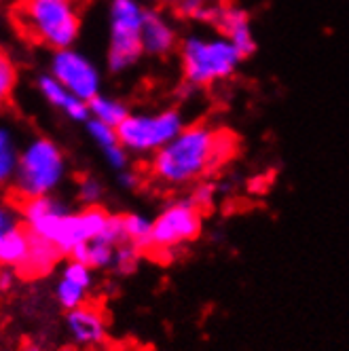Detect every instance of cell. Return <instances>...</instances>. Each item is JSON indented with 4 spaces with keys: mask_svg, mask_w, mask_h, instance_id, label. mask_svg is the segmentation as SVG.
Here are the masks:
<instances>
[{
    "mask_svg": "<svg viewBox=\"0 0 349 351\" xmlns=\"http://www.w3.org/2000/svg\"><path fill=\"white\" fill-rule=\"evenodd\" d=\"M83 9L85 0H19L11 5V21L23 40L60 51L77 43Z\"/></svg>",
    "mask_w": 349,
    "mask_h": 351,
    "instance_id": "obj_3",
    "label": "cell"
},
{
    "mask_svg": "<svg viewBox=\"0 0 349 351\" xmlns=\"http://www.w3.org/2000/svg\"><path fill=\"white\" fill-rule=\"evenodd\" d=\"M66 326L72 341L81 347H93L106 339V322L102 311H97L95 307L89 305H81L68 311Z\"/></svg>",
    "mask_w": 349,
    "mask_h": 351,
    "instance_id": "obj_11",
    "label": "cell"
},
{
    "mask_svg": "<svg viewBox=\"0 0 349 351\" xmlns=\"http://www.w3.org/2000/svg\"><path fill=\"white\" fill-rule=\"evenodd\" d=\"M28 252L26 258H23L19 271L26 275V278H38V275H45L53 269V265L62 258V254L58 252V247L53 243H49L32 233H28Z\"/></svg>",
    "mask_w": 349,
    "mask_h": 351,
    "instance_id": "obj_15",
    "label": "cell"
},
{
    "mask_svg": "<svg viewBox=\"0 0 349 351\" xmlns=\"http://www.w3.org/2000/svg\"><path fill=\"white\" fill-rule=\"evenodd\" d=\"M21 351H43L38 345H34V343H28V345H23V349Z\"/></svg>",
    "mask_w": 349,
    "mask_h": 351,
    "instance_id": "obj_30",
    "label": "cell"
},
{
    "mask_svg": "<svg viewBox=\"0 0 349 351\" xmlns=\"http://www.w3.org/2000/svg\"><path fill=\"white\" fill-rule=\"evenodd\" d=\"M17 81H19V72L11 53L5 47H0V108L7 106L13 99Z\"/></svg>",
    "mask_w": 349,
    "mask_h": 351,
    "instance_id": "obj_21",
    "label": "cell"
},
{
    "mask_svg": "<svg viewBox=\"0 0 349 351\" xmlns=\"http://www.w3.org/2000/svg\"><path fill=\"white\" fill-rule=\"evenodd\" d=\"M212 199H214V186L212 184H199L193 195H191V202L199 208V210H204L212 204Z\"/></svg>",
    "mask_w": 349,
    "mask_h": 351,
    "instance_id": "obj_26",
    "label": "cell"
},
{
    "mask_svg": "<svg viewBox=\"0 0 349 351\" xmlns=\"http://www.w3.org/2000/svg\"><path fill=\"white\" fill-rule=\"evenodd\" d=\"M115 252H117V245H110V243L95 237L91 241L77 245L68 256H70V261H77V263L89 267L91 271H95V269H110L112 261H115Z\"/></svg>",
    "mask_w": 349,
    "mask_h": 351,
    "instance_id": "obj_17",
    "label": "cell"
},
{
    "mask_svg": "<svg viewBox=\"0 0 349 351\" xmlns=\"http://www.w3.org/2000/svg\"><path fill=\"white\" fill-rule=\"evenodd\" d=\"M62 351H77V349H72V347H64Z\"/></svg>",
    "mask_w": 349,
    "mask_h": 351,
    "instance_id": "obj_32",
    "label": "cell"
},
{
    "mask_svg": "<svg viewBox=\"0 0 349 351\" xmlns=\"http://www.w3.org/2000/svg\"><path fill=\"white\" fill-rule=\"evenodd\" d=\"M178 13L189 17V19H199V21H212L216 3L212 0H176Z\"/></svg>",
    "mask_w": 349,
    "mask_h": 351,
    "instance_id": "obj_23",
    "label": "cell"
},
{
    "mask_svg": "<svg viewBox=\"0 0 349 351\" xmlns=\"http://www.w3.org/2000/svg\"><path fill=\"white\" fill-rule=\"evenodd\" d=\"M15 273L9 267H0V292H9L15 286Z\"/></svg>",
    "mask_w": 349,
    "mask_h": 351,
    "instance_id": "obj_27",
    "label": "cell"
},
{
    "mask_svg": "<svg viewBox=\"0 0 349 351\" xmlns=\"http://www.w3.org/2000/svg\"><path fill=\"white\" fill-rule=\"evenodd\" d=\"M21 214L26 220V231L53 243L62 256L74 247L95 239L104 229L108 212L97 206H87L81 212H72L64 202L45 195L23 199Z\"/></svg>",
    "mask_w": 349,
    "mask_h": 351,
    "instance_id": "obj_2",
    "label": "cell"
},
{
    "mask_svg": "<svg viewBox=\"0 0 349 351\" xmlns=\"http://www.w3.org/2000/svg\"><path fill=\"white\" fill-rule=\"evenodd\" d=\"M66 176V157L51 138H34L19 150L13 176L21 199L53 195Z\"/></svg>",
    "mask_w": 349,
    "mask_h": 351,
    "instance_id": "obj_4",
    "label": "cell"
},
{
    "mask_svg": "<svg viewBox=\"0 0 349 351\" xmlns=\"http://www.w3.org/2000/svg\"><path fill=\"white\" fill-rule=\"evenodd\" d=\"M142 19L144 9L138 0H112L108 38V68L112 72L130 70L144 56L140 43Z\"/></svg>",
    "mask_w": 349,
    "mask_h": 351,
    "instance_id": "obj_7",
    "label": "cell"
},
{
    "mask_svg": "<svg viewBox=\"0 0 349 351\" xmlns=\"http://www.w3.org/2000/svg\"><path fill=\"white\" fill-rule=\"evenodd\" d=\"M3 3H9V5H15V3H19V0H3Z\"/></svg>",
    "mask_w": 349,
    "mask_h": 351,
    "instance_id": "obj_31",
    "label": "cell"
},
{
    "mask_svg": "<svg viewBox=\"0 0 349 351\" xmlns=\"http://www.w3.org/2000/svg\"><path fill=\"white\" fill-rule=\"evenodd\" d=\"M233 150V138L208 123L184 125L151 161V176L165 186H186L202 180Z\"/></svg>",
    "mask_w": 349,
    "mask_h": 351,
    "instance_id": "obj_1",
    "label": "cell"
},
{
    "mask_svg": "<svg viewBox=\"0 0 349 351\" xmlns=\"http://www.w3.org/2000/svg\"><path fill=\"white\" fill-rule=\"evenodd\" d=\"M28 231L15 224V227L0 231V267L19 269L28 252Z\"/></svg>",
    "mask_w": 349,
    "mask_h": 351,
    "instance_id": "obj_16",
    "label": "cell"
},
{
    "mask_svg": "<svg viewBox=\"0 0 349 351\" xmlns=\"http://www.w3.org/2000/svg\"><path fill=\"white\" fill-rule=\"evenodd\" d=\"M87 294H89V288L77 284L74 280L66 278V275H62L58 286H56V298H58L60 307L66 311H72V309L85 305Z\"/></svg>",
    "mask_w": 349,
    "mask_h": 351,
    "instance_id": "obj_22",
    "label": "cell"
},
{
    "mask_svg": "<svg viewBox=\"0 0 349 351\" xmlns=\"http://www.w3.org/2000/svg\"><path fill=\"white\" fill-rule=\"evenodd\" d=\"M17 220H15V214L7 208L0 206V231H7L11 227H15Z\"/></svg>",
    "mask_w": 349,
    "mask_h": 351,
    "instance_id": "obj_28",
    "label": "cell"
},
{
    "mask_svg": "<svg viewBox=\"0 0 349 351\" xmlns=\"http://www.w3.org/2000/svg\"><path fill=\"white\" fill-rule=\"evenodd\" d=\"M119 182L125 189H134L138 184V176H136V171L123 169V171H119Z\"/></svg>",
    "mask_w": 349,
    "mask_h": 351,
    "instance_id": "obj_29",
    "label": "cell"
},
{
    "mask_svg": "<svg viewBox=\"0 0 349 351\" xmlns=\"http://www.w3.org/2000/svg\"><path fill=\"white\" fill-rule=\"evenodd\" d=\"M202 233V210L191 199L169 204L153 220V247L173 250L180 247Z\"/></svg>",
    "mask_w": 349,
    "mask_h": 351,
    "instance_id": "obj_8",
    "label": "cell"
},
{
    "mask_svg": "<svg viewBox=\"0 0 349 351\" xmlns=\"http://www.w3.org/2000/svg\"><path fill=\"white\" fill-rule=\"evenodd\" d=\"M19 150L9 130L0 128V186L13 182V176L17 169Z\"/></svg>",
    "mask_w": 349,
    "mask_h": 351,
    "instance_id": "obj_20",
    "label": "cell"
},
{
    "mask_svg": "<svg viewBox=\"0 0 349 351\" xmlns=\"http://www.w3.org/2000/svg\"><path fill=\"white\" fill-rule=\"evenodd\" d=\"M140 43H142V53L167 56L176 47V30H173V26L163 15L144 11Z\"/></svg>",
    "mask_w": 349,
    "mask_h": 351,
    "instance_id": "obj_12",
    "label": "cell"
},
{
    "mask_svg": "<svg viewBox=\"0 0 349 351\" xmlns=\"http://www.w3.org/2000/svg\"><path fill=\"white\" fill-rule=\"evenodd\" d=\"M123 224V235H125V243L136 247L138 252L153 247V220L146 218L144 214H123L121 216Z\"/></svg>",
    "mask_w": 349,
    "mask_h": 351,
    "instance_id": "obj_19",
    "label": "cell"
},
{
    "mask_svg": "<svg viewBox=\"0 0 349 351\" xmlns=\"http://www.w3.org/2000/svg\"><path fill=\"white\" fill-rule=\"evenodd\" d=\"M241 60L222 36H189L180 45L182 74L193 87H212L231 79Z\"/></svg>",
    "mask_w": 349,
    "mask_h": 351,
    "instance_id": "obj_5",
    "label": "cell"
},
{
    "mask_svg": "<svg viewBox=\"0 0 349 351\" xmlns=\"http://www.w3.org/2000/svg\"><path fill=\"white\" fill-rule=\"evenodd\" d=\"M87 132H89V138L95 142V146L102 150L106 163L112 169H117V171L128 169L130 153L119 142V136H117V130L115 128H108V125H104V123L89 119L87 121Z\"/></svg>",
    "mask_w": 349,
    "mask_h": 351,
    "instance_id": "obj_14",
    "label": "cell"
},
{
    "mask_svg": "<svg viewBox=\"0 0 349 351\" xmlns=\"http://www.w3.org/2000/svg\"><path fill=\"white\" fill-rule=\"evenodd\" d=\"M210 23L218 30V34L224 40L233 45V49L241 58H248L254 53L256 38L252 32L250 17H248V13L243 9L233 7V5H216Z\"/></svg>",
    "mask_w": 349,
    "mask_h": 351,
    "instance_id": "obj_10",
    "label": "cell"
},
{
    "mask_svg": "<svg viewBox=\"0 0 349 351\" xmlns=\"http://www.w3.org/2000/svg\"><path fill=\"white\" fill-rule=\"evenodd\" d=\"M36 87L40 91V95L45 97V102L49 106H53L56 110H60L62 114H66L72 121H89V110H87V102L79 99L74 93H70L66 87H62L51 74H40Z\"/></svg>",
    "mask_w": 349,
    "mask_h": 351,
    "instance_id": "obj_13",
    "label": "cell"
},
{
    "mask_svg": "<svg viewBox=\"0 0 349 351\" xmlns=\"http://www.w3.org/2000/svg\"><path fill=\"white\" fill-rule=\"evenodd\" d=\"M138 263H140V252L136 247H132L130 243H121L117 245V252H115V261H112V267L123 273V275H130L138 269Z\"/></svg>",
    "mask_w": 349,
    "mask_h": 351,
    "instance_id": "obj_24",
    "label": "cell"
},
{
    "mask_svg": "<svg viewBox=\"0 0 349 351\" xmlns=\"http://www.w3.org/2000/svg\"><path fill=\"white\" fill-rule=\"evenodd\" d=\"M184 128V117L176 108L155 112H130L119 128V142L128 153L155 155Z\"/></svg>",
    "mask_w": 349,
    "mask_h": 351,
    "instance_id": "obj_6",
    "label": "cell"
},
{
    "mask_svg": "<svg viewBox=\"0 0 349 351\" xmlns=\"http://www.w3.org/2000/svg\"><path fill=\"white\" fill-rule=\"evenodd\" d=\"M87 110H89V119L104 123V125L115 128V130L130 114V108L123 104L121 99L104 95V93H97L95 97H91L87 102Z\"/></svg>",
    "mask_w": 349,
    "mask_h": 351,
    "instance_id": "obj_18",
    "label": "cell"
},
{
    "mask_svg": "<svg viewBox=\"0 0 349 351\" xmlns=\"http://www.w3.org/2000/svg\"><path fill=\"white\" fill-rule=\"evenodd\" d=\"M49 68H51L49 74L83 102H89L91 97L99 93V83H102L99 81V70L77 49L68 47L56 51Z\"/></svg>",
    "mask_w": 349,
    "mask_h": 351,
    "instance_id": "obj_9",
    "label": "cell"
},
{
    "mask_svg": "<svg viewBox=\"0 0 349 351\" xmlns=\"http://www.w3.org/2000/svg\"><path fill=\"white\" fill-rule=\"evenodd\" d=\"M77 193H79V199L85 206H95L99 202V197H102V193H104V186L99 184L95 178H83L79 182Z\"/></svg>",
    "mask_w": 349,
    "mask_h": 351,
    "instance_id": "obj_25",
    "label": "cell"
}]
</instances>
